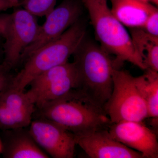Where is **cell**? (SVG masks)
<instances>
[{"mask_svg": "<svg viewBox=\"0 0 158 158\" xmlns=\"http://www.w3.org/2000/svg\"><path fill=\"white\" fill-rule=\"evenodd\" d=\"M40 110L44 118L61 126L76 136L108 129L111 124L104 109L77 89Z\"/></svg>", "mask_w": 158, "mask_h": 158, "instance_id": "6da1fadb", "label": "cell"}, {"mask_svg": "<svg viewBox=\"0 0 158 158\" xmlns=\"http://www.w3.org/2000/svg\"><path fill=\"white\" fill-rule=\"evenodd\" d=\"M78 74V90L103 109L113 89L115 69L110 55L86 37L73 54Z\"/></svg>", "mask_w": 158, "mask_h": 158, "instance_id": "7a4b0ae2", "label": "cell"}, {"mask_svg": "<svg viewBox=\"0 0 158 158\" xmlns=\"http://www.w3.org/2000/svg\"><path fill=\"white\" fill-rule=\"evenodd\" d=\"M88 10L97 40L110 55L115 56L114 67L120 69L127 62L146 69L133 44L131 35L116 19L108 6L107 0H80Z\"/></svg>", "mask_w": 158, "mask_h": 158, "instance_id": "3957f363", "label": "cell"}, {"mask_svg": "<svg viewBox=\"0 0 158 158\" xmlns=\"http://www.w3.org/2000/svg\"><path fill=\"white\" fill-rule=\"evenodd\" d=\"M86 23L81 18L58 39L38 49L24 62L19 72L13 76L10 87L25 90L40 75L68 62L86 37Z\"/></svg>", "mask_w": 158, "mask_h": 158, "instance_id": "277c9868", "label": "cell"}, {"mask_svg": "<svg viewBox=\"0 0 158 158\" xmlns=\"http://www.w3.org/2000/svg\"><path fill=\"white\" fill-rule=\"evenodd\" d=\"M39 27L37 17L23 8L0 15L4 64L12 69L20 63L22 54L36 38Z\"/></svg>", "mask_w": 158, "mask_h": 158, "instance_id": "5b68a950", "label": "cell"}, {"mask_svg": "<svg viewBox=\"0 0 158 158\" xmlns=\"http://www.w3.org/2000/svg\"><path fill=\"white\" fill-rule=\"evenodd\" d=\"M134 78L127 71L113 70V91L103 108L111 123L143 122L148 118L147 106Z\"/></svg>", "mask_w": 158, "mask_h": 158, "instance_id": "8992f818", "label": "cell"}, {"mask_svg": "<svg viewBox=\"0 0 158 158\" xmlns=\"http://www.w3.org/2000/svg\"><path fill=\"white\" fill-rule=\"evenodd\" d=\"M83 5L79 0H63L48 13L45 22L40 25L37 37L22 54L21 62H24L41 47L58 39L81 18Z\"/></svg>", "mask_w": 158, "mask_h": 158, "instance_id": "52a82bcc", "label": "cell"}, {"mask_svg": "<svg viewBox=\"0 0 158 158\" xmlns=\"http://www.w3.org/2000/svg\"><path fill=\"white\" fill-rule=\"evenodd\" d=\"M29 132L37 144L54 158H72L77 145L74 134L44 118L31 121Z\"/></svg>", "mask_w": 158, "mask_h": 158, "instance_id": "ba28073f", "label": "cell"}, {"mask_svg": "<svg viewBox=\"0 0 158 158\" xmlns=\"http://www.w3.org/2000/svg\"><path fill=\"white\" fill-rule=\"evenodd\" d=\"M35 106L28 91L9 86L0 93V128L15 130L28 126Z\"/></svg>", "mask_w": 158, "mask_h": 158, "instance_id": "9c48e42d", "label": "cell"}, {"mask_svg": "<svg viewBox=\"0 0 158 158\" xmlns=\"http://www.w3.org/2000/svg\"><path fill=\"white\" fill-rule=\"evenodd\" d=\"M108 131L113 138L141 153L144 158L158 157L156 135L143 122L122 121L111 123Z\"/></svg>", "mask_w": 158, "mask_h": 158, "instance_id": "30bf717a", "label": "cell"}, {"mask_svg": "<svg viewBox=\"0 0 158 158\" xmlns=\"http://www.w3.org/2000/svg\"><path fill=\"white\" fill-rule=\"evenodd\" d=\"M75 137L77 144L90 158H144L141 153L127 147L113 138L108 129Z\"/></svg>", "mask_w": 158, "mask_h": 158, "instance_id": "8fae6325", "label": "cell"}, {"mask_svg": "<svg viewBox=\"0 0 158 158\" xmlns=\"http://www.w3.org/2000/svg\"><path fill=\"white\" fill-rule=\"evenodd\" d=\"M78 74L73 62H67L56 67L49 83L31 95L35 106L40 109L78 88Z\"/></svg>", "mask_w": 158, "mask_h": 158, "instance_id": "7c38bea8", "label": "cell"}, {"mask_svg": "<svg viewBox=\"0 0 158 158\" xmlns=\"http://www.w3.org/2000/svg\"><path fill=\"white\" fill-rule=\"evenodd\" d=\"M113 15L124 27L142 28L147 19L157 9L141 0H110Z\"/></svg>", "mask_w": 158, "mask_h": 158, "instance_id": "4fadbf2b", "label": "cell"}, {"mask_svg": "<svg viewBox=\"0 0 158 158\" xmlns=\"http://www.w3.org/2000/svg\"><path fill=\"white\" fill-rule=\"evenodd\" d=\"M130 34L134 48L146 69L158 72V37L148 34L141 28H131Z\"/></svg>", "mask_w": 158, "mask_h": 158, "instance_id": "5bb4252c", "label": "cell"}, {"mask_svg": "<svg viewBox=\"0 0 158 158\" xmlns=\"http://www.w3.org/2000/svg\"><path fill=\"white\" fill-rule=\"evenodd\" d=\"M10 138L3 149L4 156L9 158H48L28 132L19 131Z\"/></svg>", "mask_w": 158, "mask_h": 158, "instance_id": "9a60e30c", "label": "cell"}, {"mask_svg": "<svg viewBox=\"0 0 158 158\" xmlns=\"http://www.w3.org/2000/svg\"><path fill=\"white\" fill-rule=\"evenodd\" d=\"M135 84L147 106L148 118L153 125L158 124V73L151 69L141 76L134 78Z\"/></svg>", "mask_w": 158, "mask_h": 158, "instance_id": "2e32d148", "label": "cell"}, {"mask_svg": "<svg viewBox=\"0 0 158 158\" xmlns=\"http://www.w3.org/2000/svg\"><path fill=\"white\" fill-rule=\"evenodd\" d=\"M57 0H22L19 5L36 17L46 16L56 7Z\"/></svg>", "mask_w": 158, "mask_h": 158, "instance_id": "e0dca14e", "label": "cell"}, {"mask_svg": "<svg viewBox=\"0 0 158 158\" xmlns=\"http://www.w3.org/2000/svg\"><path fill=\"white\" fill-rule=\"evenodd\" d=\"M141 28L148 34L158 37V9L150 15Z\"/></svg>", "mask_w": 158, "mask_h": 158, "instance_id": "ac0fdd59", "label": "cell"}, {"mask_svg": "<svg viewBox=\"0 0 158 158\" xmlns=\"http://www.w3.org/2000/svg\"><path fill=\"white\" fill-rule=\"evenodd\" d=\"M11 70L3 62L0 63V93L10 85L13 77L11 73Z\"/></svg>", "mask_w": 158, "mask_h": 158, "instance_id": "d6986e66", "label": "cell"}, {"mask_svg": "<svg viewBox=\"0 0 158 158\" xmlns=\"http://www.w3.org/2000/svg\"><path fill=\"white\" fill-rule=\"evenodd\" d=\"M0 5L2 6L6 10L12 7L7 0H0Z\"/></svg>", "mask_w": 158, "mask_h": 158, "instance_id": "ffe728a7", "label": "cell"}, {"mask_svg": "<svg viewBox=\"0 0 158 158\" xmlns=\"http://www.w3.org/2000/svg\"><path fill=\"white\" fill-rule=\"evenodd\" d=\"M12 7H17L19 6L20 0H7Z\"/></svg>", "mask_w": 158, "mask_h": 158, "instance_id": "44dd1931", "label": "cell"}, {"mask_svg": "<svg viewBox=\"0 0 158 158\" xmlns=\"http://www.w3.org/2000/svg\"><path fill=\"white\" fill-rule=\"evenodd\" d=\"M3 56V44L0 42V59Z\"/></svg>", "mask_w": 158, "mask_h": 158, "instance_id": "7402d4cb", "label": "cell"}, {"mask_svg": "<svg viewBox=\"0 0 158 158\" xmlns=\"http://www.w3.org/2000/svg\"><path fill=\"white\" fill-rule=\"evenodd\" d=\"M149 1L152 2L154 4H156L157 6H158V0H148Z\"/></svg>", "mask_w": 158, "mask_h": 158, "instance_id": "603a6c76", "label": "cell"}, {"mask_svg": "<svg viewBox=\"0 0 158 158\" xmlns=\"http://www.w3.org/2000/svg\"><path fill=\"white\" fill-rule=\"evenodd\" d=\"M5 9H4V8H3L2 6L0 5V11H5Z\"/></svg>", "mask_w": 158, "mask_h": 158, "instance_id": "cb8c5ba5", "label": "cell"}, {"mask_svg": "<svg viewBox=\"0 0 158 158\" xmlns=\"http://www.w3.org/2000/svg\"><path fill=\"white\" fill-rule=\"evenodd\" d=\"M2 144H1V142H0V152H1V151H2Z\"/></svg>", "mask_w": 158, "mask_h": 158, "instance_id": "d4e9b609", "label": "cell"}, {"mask_svg": "<svg viewBox=\"0 0 158 158\" xmlns=\"http://www.w3.org/2000/svg\"><path fill=\"white\" fill-rule=\"evenodd\" d=\"M141 1H143V2H149V1H148V0H141Z\"/></svg>", "mask_w": 158, "mask_h": 158, "instance_id": "484cf974", "label": "cell"}]
</instances>
